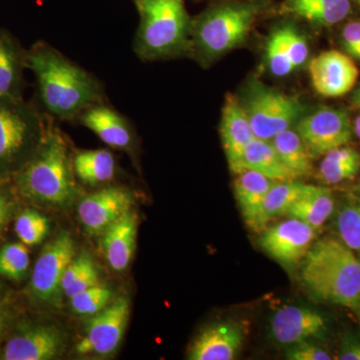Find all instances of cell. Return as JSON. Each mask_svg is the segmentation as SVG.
Segmentation results:
<instances>
[{
    "label": "cell",
    "instance_id": "obj_1",
    "mask_svg": "<svg viewBox=\"0 0 360 360\" xmlns=\"http://www.w3.org/2000/svg\"><path fill=\"white\" fill-rule=\"evenodd\" d=\"M39 84L45 110L61 120H78L96 104L103 103V85L49 44H37L25 56Z\"/></svg>",
    "mask_w": 360,
    "mask_h": 360
},
{
    "label": "cell",
    "instance_id": "obj_2",
    "mask_svg": "<svg viewBox=\"0 0 360 360\" xmlns=\"http://www.w3.org/2000/svg\"><path fill=\"white\" fill-rule=\"evenodd\" d=\"M300 278L310 295L340 305L360 322V259L340 239L315 243L303 258Z\"/></svg>",
    "mask_w": 360,
    "mask_h": 360
},
{
    "label": "cell",
    "instance_id": "obj_3",
    "mask_svg": "<svg viewBox=\"0 0 360 360\" xmlns=\"http://www.w3.org/2000/svg\"><path fill=\"white\" fill-rule=\"evenodd\" d=\"M75 174L65 137L56 127H49L18 172L16 184L21 195L33 202L66 207L79 194Z\"/></svg>",
    "mask_w": 360,
    "mask_h": 360
},
{
    "label": "cell",
    "instance_id": "obj_4",
    "mask_svg": "<svg viewBox=\"0 0 360 360\" xmlns=\"http://www.w3.org/2000/svg\"><path fill=\"white\" fill-rule=\"evenodd\" d=\"M141 23L134 51L143 60L167 58L186 49L191 32L184 0H136Z\"/></svg>",
    "mask_w": 360,
    "mask_h": 360
},
{
    "label": "cell",
    "instance_id": "obj_5",
    "mask_svg": "<svg viewBox=\"0 0 360 360\" xmlns=\"http://www.w3.org/2000/svg\"><path fill=\"white\" fill-rule=\"evenodd\" d=\"M257 11L253 4H229L207 11L193 25L196 51L210 58L238 46L248 37Z\"/></svg>",
    "mask_w": 360,
    "mask_h": 360
},
{
    "label": "cell",
    "instance_id": "obj_6",
    "mask_svg": "<svg viewBox=\"0 0 360 360\" xmlns=\"http://www.w3.org/2000/svg\"><path fill=\"white\" fill-rule=\"evenodd\" d=\"M255 137L271 141L290 129L302 108L295 97L266 87H255L245 106Z\"/></svg>",
    "mask_w": 360,
    "mask_h": 360
},
{
    "label": "cell",
    "instance_id": "obj_7",
    "mask_svg": "<svg viewBox=\"0 0 360 360\" xmlns=\"http://www.w3.org/2000/svg\"><path fill=\"white\" fill-rule=\"evenodd\" d=\"M75 252V243L70 234L63 231L44 246L33 269L30 283L37 300L53 307L60 305L63 276Z\"/></svg>",
    "mask_w": 360,
    "mask_h": 360
},
{
    "label": "cell",
    "instance_id": "obj_8",
    "mask_svg": "<svg viewBox=\"0 0 360 360\" xmlns=\"http://www.w3.org/2000/svg\"><path fill=\"white\" fill-rule=\"evenodd\" d=\"M44 132L34 111L18 101H0V165H11L30 146H39Z\"/></svg>",
    "mask_w": 360,
    "mask_h": 360
},
{
    "label": "cell",
    "instance_id": "obj_9",
    "mask_svg": "<svg viewBox=\"0 0 360 360\" xmlns=\"http://www.w3.org/2000/svg\"><path fill=\"white\" fill-rule=\"evenodd\" d=\"M352 131L347 111L335 108L315 111L302 118L297 125V134L314 160L333 149L347 146L352 141Z\"/></svg>",
    "mask_w": 360,
    "mask_h": 360
},
{
    "label": "cell",
    "instance_id": "obj_10",
    "mask_svg": "<svg viewBox=\"0 0 360 360\" xmlns=\"http://www.w3.org/2000/svg\"><path fill=\"white\" fill-rule=\"evenodd\" d=\"M129 302L120 297L92 315L85 326L84 335L77 343L80 354L108 355L120 345L129 319Z\"/></svg>",
    "mask_w": 360,
    "mask_h": 360
},
{
    "label": "cell",
    "instance_id": "obj_11",
    "mask_svg": "<svg viewBox=\"0 0 360 360\" xmlns=\"http://www.w3.org/2000/svg\"><path fill=\"white\" fill-rule=\"evenodd\" d=\"M316 236V229L302 220L291 219L262 231L259 245L279 264L291 266L307 255Z\"/></svg>",
    "mask_w": 360,
    "mask_h": 360
},
{
    "label": "cell",
    "instance_id": "obj_12",
    "mask_svg": "<svg viewBox=\"0 0 360 360\" xmlns=\"http://www.w3.org/2000/svg\"><path fill=\"white\" fill-rule=\"evenodd\" d=\"M134 205L132 194L122 187L110 186L89 194L78 205V217L87 232L101 236Z\"/></svg>",
    "mask_w": 360,
    "mask_h": 360
},
{
    "label": "cell",
    "instance_id": "obj_13",
    "mask_svg": "<svg viewBox=\"0 0 360 360\" xmlns=\"http://www.w3.org/2000/svg\"><path fill=\"white\" fill-rule=\"evenodd\" d=\"M309 75L317 94L340 97L354 89L359 71L354 61L338 51L322 52L310 61Z\"/></svg>",
    "mask_w": 360,
    "mask_h": 360
},
{
    "label": "cell",
    "instance_id": "obj_14",
    "mask_svg": "<svg viewBox=\"0 0 360 360\" xmlns=\"http://www.w3.org/2000/svg\"><path fill=\"white\" fill-rule=\"evenodd\" d=\"M220 135L229 168L233 174L243 172V158L255 134L245 108L236 96L229 94L222 108Z\"/></svg>",
    "mask_w": 360,
    "mask_h": 360
},
{
    "label": "cell",
    "instance_id": "obj_15",
    "mask_svg": "<svg viewBox=\"0 0 360 360\" xmlns=\"http://www.w3.org/2000/svg\"><path fill=\"white\" fill-rule=\"evenodd\" d=\"M63 345V333L56 326H32L8 340L2 352V359H53L60 355Z\"/></svg>",
    "mask_w": 360,
    "mask_h": 360
},
{
    "label": "cell",
    "instance_id": "obj_16",
    "mask_svg": "<svg viewBox=\"0 0 360 360\" xmlns=\"http://www.w3.org/2000/svg\"><path fill=\"white\" fill-rule=\"evenodd\" d=\"M245 335V328L238 322H217L203 329L194 338L188 359H234L243 347Z\"/></svg>",
    "mask_w": 360,
    "mask_h": 360
},
{
    "label": "cell",
    "instance_id": "obj_17",
    "mask_svg": "<svg viewBox=\"0 0 360 360\" xmlns=\"http://www.w3.org/2000/svg\"><path fill=\"white\" fill-rule=\"evenodd\" d=\"M270 326L277 343L292 345L321 336L326 331V321L314 310L288 305L277 310Z\"/></svg>",
    "mask_w": 360,
    "mask_h": 360
},
{
    "label": "cell",
    "instance_id": "obj_18",
    "mask_svg": "<svg viewBox=\"0 0 360 360\" xmlns=\"http://www.w3.org/2000/svg\"><path fill=\"white\" fill-rule=\"evenodd\" d=\"M78 120L110 148L130 150L134 146V130L127 118L103 103L85 110Z\"/></svg>",
    "mask_w": 360,
    "mask_h": 360
},
{
    "label": "cell",
    "instance_id": "obj_19",
    "mask_svg": "<svg viewBox=\"0 0 360 360\" xmlns=\"http://www.w3.org/2000/svg\"><path fill=\"white\" fill-rule=\"evenodd\" d=\"M137 215L132 210L125 213L103 232L101 248L108 264L116 271L127 269L136 245Z\"/></svg>",
    "mask_w": 360,
    "mask_h": 360
},
{
    "label": "cell",
    "instance_id": "obj_20",
    "mask_svg": "<svg viewBox=\"0 0 360 360\" xmlns=\"http://www.w3.org/2000/svg\"><path fill=\"white\" fill-rule=\"evenodd\" d=\"M274 180L253 170L245 169L234 181V194L245 224L255 231L262 201Z\"/></svg>",
    "mask_w": 360,
    "mask_h": 360
},
{
    "label": "cell",
    "instance_id": "obj_21",
    "mask_svg": "<svg viewBox=\"0 0 360 360\" xmlns=\"http://www.w3.org/2000/svg\"><path fill=\"white\" fill-rule=\"evenodd\" d=\"M335 210V198L326 187L307 184L300 198L285 212L286 217L302 220L314 227L321 229Z\"/></svg>",
    "mask_w": 360,
    "mask_h": 360
},
{
    "label": "cell",
    "instance_id": "obj_22",
    "mask_svg": "<svg viewBox=\"0 0 360 360\" xmlns=\"http://www.w3.org/2000/svg\"><path fill=\"white\" fill-rule=\"evenodd\" d=\"M250 169L264 174L274 181H291L300 179L295 172L284 165L270 141L253 137L243 158V170Z\"/></svg>",
    "mask_w": 360,
    "mask_h": 360
},
{
    "label": "cell",
    "instance_id": "obj_23",
    "mask_svg": "<svg viewBox=\"0 0 360 360\" xmlns=\"http://www.w3.org/2000/svg\"><path fill=\"white\" fill-rule=\"evenodd\" d=\"M307 186L298 180L274 182L262 201L255 231H264L272 219L285 214L291 205L307 188Z\"/></svg>",
    "mask_w": 360,
    "mask_h": 360
},
{
    "label": "cell",
    "instance_id": "obj_24",
    "mask_svg": "<svg viewBox=\"0 0 360 360\" xmlns=\"http://www.w3.org/2000/svg\"><path fill=\"white\" fill-rule=\"evenodd\" d=\"M72 160L75 175L89 186L105 184L115 176V160L105 149L78 151Z\"/></svg>",
    "mask_w": 360,
    "mask_h": 360
},
{
    "label": "cell",
    "instance_id": "obj_25",
    "mask_svg": "<svg viewBox=\"0 0 360 360\" xmlns=\"http://www.w3.org/2000/svg\"><path fill=\"white\" fill-rule=\"evenodd\" d=\"M349 0H290V13L321 25H333L349 14Z\"/></svg>",
    "mask_w": 360,
    "mask_h": 360
},
{
    "label": "cell",
    "instance_id": "obj_26",
    "mask_svg": "<svg viewBox=\"0 0 360 360\" xmlns=\"http://www.w3.org/2000/svg\"><path fill=\"white\" fill-rule=\"evenodd\" d=\"M360 155L359 151L348 146L333 149L324 155L319 175L326 184H338L354 179L359 172Z\"/></svg>",
    "mask_w": 360,
    "mask_h": 360
},
{
    "label": "cell",
    "instance_id": "obj_27",
    "mask_svg": "<svg viewBox=\"0 0 360 360\" xmlns=\"http://www.w3.org/2000/svg\"><path fill=\"white\" fill-rule=\"evenodd\" d=\"M286 167L298 176H305L314 172L312 158L297 131L286 129L270 141Z\"/></svg>",
    "mask_w": 360,
    "mask_h": 360
},
{
    "label": "cell",
    "instance_id": "obj_28",
    "mask_svg": "<svg viewBox=\"0 0 360 360\" xmlns=\"http://www.w3.org/2000/svg\"><path fill=\"white\" fill-rule=\"evenodd\" d=\"M20 84V58L6 35L0 33V101H18Z\"/></svg>",
    "mask_w": 360,
    "mask_h": 360
},
{
    "label": "cell",
    "instance_id": "obj_29",
    "mask_svg": "<svg viewBox=\"0 0 360 360\" xmlns=\"http://www.w3.org/2000/svg\"><path fill=\"white\" fill-rule=\"evenodd\" d=\"M336 229L340 240L360 255V200L341 206L336 217Z\"/></svg>",
    "mask_w": 360,
    "mask_h": 360
},
{
    "label": "cell",
    "instance_id": "obj_30",
    "mask_svg": "<svg viewBox=\"0 0 360 360\" xmlns=\"http://www.w3.org/2000/svg\"><path fill=\"white\" fill-rule=\"evenodd\" d=\"M30 267V252L25 243L4 245L0 250V276L20 281Z\"/></svg>",
    "mask_w": 360,
    "mask_h": 360
},
{
    "label": "cell",
    "instance_id": "obj_31",
    "mask_svg": "<svg viewBox=\"0 0 360 360\" xmlns=\"http://www.w3.org/2000/svg\"><path fill=\"white\" fill-rule=\"evenodd\" d=\"M49 231V220L35 210H26L16 219V236L25 245H39L47 236Z\"/></svg>",
    "mask_w": 360,
    "mask_h": 360
},
{
    "label": "cell",
    "instance_id": "obj_32",
    "mask_svg": "<svg viewBox=\"0 0 360 360\" xmlns=\"http://www.w3.org/2000/svg\"><path fill=\"white\" fill-rule=\"evenodd\" d=\"M112 295L110 288L97 284L70 298V307L77 314L92 316L110 304Z\"/></svg>",
    "mask_w": 360,
    "mask_h": 360
},
{
    "label": "cell",
    "instance_id": "obj_33",
    "mask_svg": "<svg viewBox=\"0 0 360 360\" xmlns=\"http://www.w3.org/2000/svg\"><path fill=\"white\" fill-rule=\"evenodd\" d=\"M266 58L270 71L276 77H285L295 70L277 30L272 33L267 42Z\"/></svg>",
    "mask_w": 360,
    "mask_h": 360
},
{
    "label": "cell",
    "instance_id": "obj_34",
    "mask_svg": "<svg viewBox=\"0 0 360 360\" xmlns=\"http://www.w3.org/2000/svg\"><path fill=\"white\" fill-rule=\"evenodd\" d=\"M277 32L293 66L297 68L298 66L302 65L309 58L307 42L300 33L290 26L279 28Z\"/></svg>",
    "mask_w": 360,
    "mask_h": 360
},
{
    "label": "cell",
    "instance_id": "obj_35",
    "mask_svg": "<svg viewBox=\"0 0 360 360\" xmlns=\"http://www.w3.org/2000/svg\"><path fill=\"white\" fill-rule=\"evenodd\" d=\"M286 359L290 360H330L333 359L330 354L326 350L315 345L310 340L302 341L290 345L285 354Z\"/></svg>",
    "mask_w": 360,
    "mask_h": 360
},
{
    "label": "cell",
    "instance_id": "obj_36",
    "mask_svg": "<svg viewBox=\"0 0 360 360\" xmlns=\"http://www.w3.org/2000/svg\"><path fill=\"white\" fill-rule=\"evenodd\" d=\"M94 262L92 259L91 255L86 252V251L80 253L77 257H73V259L71 260L70 264H68V269L65 270V276H63V284H61L63 292L68 288H70L75 281H77L80 277L84 276L85 272L90 267L94 266Z\"/></svg>",
    "mask_w": 360,
    "mask_h": 360
},
{
    "label": "cell",
    "instance_id": "obj_37",
    "mask_svg": "<svg viewBox=\"0 0 360 360\" xmlns=\"http://www.w3.org/2000/svg\"><path fill=\"white\" fill-rule=\"evenodd\" d=\"M98 283V271H97L96 264H94V266L90 267V269L85 272L84 276L80 277L77 281H75V283L63 293H65L66 297L71 298L78 295V293L82 292V291L89 290V288H92V286L97 285Z\"/></svg>",
    "mask_w": 360,
    "mask_h": 360
},
{
    "label": "cell",
    "instance_id": "obj_38",
    "mask_svg": "<svg viewBox=\"0 0 360 360\" xmlns=\"http://www.w3.org/2000/svg\"><path fill=\"white\" fill-rule=\"evenodd\" d=\"M343 44H345V51L350 56H355L356 52L360 49V22L354 21L348 23L342 32Z\"/></svg>",
    "mask_w": 360,
    "mask_h": 360
},
{
    "label": "cell",
    "instance_id": "obj_39",
    "mask_svg": "<svg viewBox=\"0 0 360 360\" xmlns=\"http://www.w3.org/2000/svg\"><path fill=\"white\" fill-rule=\"evenodd\" d=\"M338 359L360 360V340L356 338H347L341 345Z\"/></svg>",
    "mask_w": 360,
    "mask_h": 360
},
{
    "label": "cell",
    "instance_id": "obj_40",
    "mask_svg": "<svg viewBox=\"0 0 360 360\" xmlns=\"http://www.w3.org/2000/svg\"><path fill=\"white\" fill-rule=\"evenodd\" d=\"M13 205L6 193L0 191V234L6 229L7 222L11 219Z\"/></svg>",
    "mask_w": 360,
    "mask_h": 360
},
{
    "label": "cell",
    "instance_id": "obj_41",
    "mask_svg": "<svg viewBox=\"0 0 360 360\" xmlns=\"http://www.w3.org/2000/svg\"><path fill=\"white\" fill-rule=\"evenodd\" d=\"M7 326V315L4 312H0V341L4 338Z\"/></svg>",
    "mask_w": 360,
    "mask_h": 360
},
{
    "label": "cell",
    "instance_id": "obj_42",
    "mask_svg": "<svg viewBox=\"0 0 360 360\" xmlns=\"http://www.w3.org/2000/svg\"><path fill=\"white\" fill-rule=\"evenodd\" d=\"M354 132L355 135L360 139V115L357 116L354 120Z\"/></svg>",
    "mask_w": 360,
    "mask_h": 360
},
{
    "label": "cell",
    "instance_id": "obj_43",
    "mask_svg": "<svg viewBox=\"0 0 360 360\" xmlns=\"http://www.w3.org/2000/svg\"><path fill=\"white\" fill-rule=\"evenodd\" d=\"M355 101H356V103L360 105V89L357 91L356 96H355Z\"/></svg>",
    "mask_w": 360,
    "mask_h": 360
},
{
    "label": "cell",
    "instance_id": "obj_44",
    "mask_svg": "<svg viewBox=\"0 0 360 360\" xmlns=\"http://www.w3.org/2000/svg\"><path fill=\"white\" fill-rule=\"evenodd\" d=\"M355 191H356L357 194L360 196V182L359 184V186H356V188H355Z\"/></svg>",
    "mask_w": 360,
    "mask_h": 360
},
{
    "label": "cell",
    "instance_id": "obj_45",
    "mask_svg": "<svg viewBox=\"0 0 360 360\" xmlns=\"http://www.w3.org/2000/svg\"><path fill=\"white\" fill-rule=\"evenodd\" d=\"M354 58H356L357 59H360V49H359V51L356 52V54H355Z\"/></svg>",
    "mask_w": 360,
    "mask_h": 360
},
{
    "label": "cell",
    "instance_id": "obj_46",
    "mask_svg": "<svg viewBox=\"0 0 360 360\" xmlns=\"http://www.w3.org/2000/svg\"><path fill=\"white\" fill-rule=\"evenodd\" d=\"M357 1H359V4H360V0H357Z\"/></svg>",
    "mask_w": 360,
    "mask_h": 360
},
{
    "label": "cell",
    "instance_id": "obj_47",
    "mask_svg": "<svg viewBox=\"0 0 360 360\" xmlns=\"http://www.w3.org/2000/svg\"><path fill=\"white\" fill-rule=\"evenodd\" d=\"M134 1H136V0H134Z\"/></svg>",
    "mask_w": 360,
    "mask_h": 360
},
{
    "label": "cell",
    "instance_id": "obj_48",
    "mask_svg": "<svg viewBox=\"0 0 360 360\" xmlns=\"http://www.w3.org/2000/svg\"><path fill=\"white\" fill-rule=\"evenodd\" d=\"M0 304H1V303H0Z\"/></svg>",
    "mask_w": 360,
    "mask_h": 360
}]
</instances>
